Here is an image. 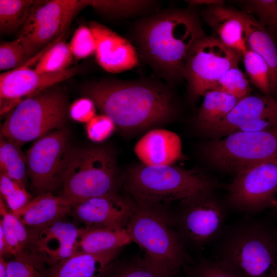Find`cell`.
<instances>
[{
  "label": "cell",
  "mask_w": 277,
  "mask_h": 277,
  "mask_svg": "<svg viewBox=\"0 0 277 277\" xmlns=\"http://www.w3.org/2000/svg\"><path fill=\"white\" fill-rule=\"evenodd\" d=\"M171 86L149 78H105L85 84L82 92L121 132L130 134L171 122L176 116L178 105Z\"/></svg>",
  "instance_id": "obj_1"
},
{
  "label": "cell",
  "mask_w": 277,
  "mask_h": 277,
  "mask_svg": "<svg viewBox=\"0 0 277 277\" xmlns=\"http://www.w3.org/2000/svg\"><path fill=\"white\" fill-rule=\"evenodd\" d=\"M195 7L162 10L143 18L132 29L138 56L170 86L184 80L189 50L206 35Z\"/></svg>",
  "instance_id": "obj_2"
},
{
  "label": "cell",
  "mask_w": 277,
  "mask_h": 277,
  "mask_svg": "<svg viewBox=\"0 0 277 277\" xmlns=\"http://www.w3.org/2000/svg\"><path fill=\"white\" fill-rule=\"evenodd\" d=\"M134 202L126 228L144 257L162 272L177 276L192 263L176 230L174 215L165 207Z\"/></svg>",
  "instance_id": "obj_3"
},
{
  "label": "cell",
  "mask_w": 277,
  "mask_h": 277,
  "mask_svg": "<svg viewBox=\"0 0 277 277\" xmlns=\"http://www.w3.org/2000/svg\"><path fill=\"white\" fill-rule=\"evenodd\" d=\"M124 184L128 195L135 202L163 207L172 201L180 202L219 187L216 181L197 169L142 163L128 169Z\"/></svg>",
  "instance_id": "obj_4"
},
{
  "label": "cell",
  "mask_w": 277,
  "mask_h": 277,
  "mask_svg": "<svg viewBox=\"0 0 277 277\" xmlns=\"http://www.w3.org/2000/svg\"><path fill=\"white\" fill-rule=\"evenodd\" d=\"M217 259L243 277H277V231L247 218L225 228Z\"/></svg>",
  "instance_id": "obj_5"
},
{
  "label": "cell",
  "mask_w": 277,
  "mask_h": 277,
  "mask_svg": "<svg viewBox=\"0 0 277 277\" xmlns=\"http://www.w3.org/2000/svg\"><path fill=\"white\" fill-rule=\"evenodd\" d=\"M67 93L55 86L27 97L10 111L1 135L19 147L65 127L69 115Z\"/></svg>",
  "instance_id": "obj_6"
},
{
  "label": "cell",
  "mask_w": 277,
  "mask_h": 277,
  "mask_svg": "<svg viewBox=\"0 0 277 277\" xmlns=\"http://www.w3.org/2000/svg\"><path fill=\"white\" fill-rule=\"evenodd\" d=\"M118 183L116 159L112 150L102 145L73 147L60 195L74 206L116 192Z\"/></svg>",
  "instance_id": "obj_7"
},
{
  "label": "cell",
  "mask_w": 277,
  "mask_h": 277,
  "mask_svg": "<svg viewBox=\"0 0 277 277\" xmlns=\"http://www.w3.org/2000/svg\"><path fill=\"white\" fill-rule=\"evenodd\" d=\"M202 153L211 165L233 172L277 159V126L259 131H239L205 143Z\"/></svg>",
  "instance_id": "obj_8"
},
{
  "label": "cell",
  "mask_w": 277,
  "mask_h": 277,
  "mask_svg": "<svg viewBox=\"0 0 277 277\" xmlns=\"http://www.w3.org/2000/svg\"><path fill=\"white\" fill-rule=\"evenodd\" d=\"M90 4L91 0L34 1L16 38L28 61L61 38L77 14Z\"/></svg>",
  "instance_id": "obj_9"
},
{
  "label": "cell",
  "mask_w": 277,
  "mask_h": 277,
  "mask_svg": "<svg viewBox=\"0 0 277 277\" xmlns=\"http://www.w3.org/2000/svg\"><path fill=\"white\" fill-rule=\"evenodd\" d=\"M243 54L224 44L215 35L197 39L188 53L184 78L190 100L215 89L219 80L230 69L238 67Z\"/></svg>",
  "instance_id": "obj_10"
},
{
  "label": "cell",
  "mask_w": 277,
  "mask_h": 277,
  "mask_svg": "<svg viewBox=\"0 0 277 277\" xmlns=\"http://www.w3.org/2000/svg\"><path fill=\"white\" fill-rule=\"evenodd\" d=\"M214 191L180 202L174 219L176 230L186 246L201 248L221 237L229 207Z\"/></svg>",
  "instance_id": "obj_11"
},
{
  "label": "cell",
  "mask_w": 277,
  "mask_h": 277,
  "mask_svg": "<svg viewBox=\"0 0 277 277\" xmlns=\"http://www.w3.org/2000/svg\"><path fill=\"white\" fill-rule=\"evenodd\" d=\"M73 146L65 127L37 139L26 155L27 175L39 194L62 185Z\"/></svg>",
  "instance_id": "obj_12"
},
{
  "label": "cell",
  "mask_w": 277,
  "mask_h": 277,
  "mask_svg": "<svg viewBox=\"0 0 277 277\" xmlns=\"http://www.w3.org/2000/svg\"><path fill=\"white\" fill-rule=\"evenodd\" d=\"M276 194L277 159H274L236 173L226 201L234 210L254 214L275 205Z\"/></svg>",
  "instance_id": "obj_13"
},
{
  "label": "cell",
  "mask_w": 277,
  "mask_h": 277,
  "mask_svg": "<svg viewBox=\"0 0 277 277\" xmlns=\"http://www.w3.org/2000/svg\"><path fill=\"white\" fill-rule=\"evenodd\" d=\"M277 126V98L250 95L238 101L227 117L207 135L224 137L239 131L265 130Z\"/></svg>",
  "instance_id": "obj_14"
},
{
  "label": "cell",
  "mask_w": 277,
  "mask_h": 277,
  "mask_svg": "<svg viewBox=\"0 0 277 277\" xmlns=\"http://www.w3.org/2000/svg\"><path fill=\"white\" fill-rule=\"evenodd\" d=\"M78 72L77 67L60 72L38 73L27 66L0 74L1 114L8 113L21 101L67 80Z\"/></svg>",
  "instance_id": "obj_15"
},
{
  "label": "cell",
  "mask_w": 277,
  "mask_h": 277,
  "mask_svg": "<svg viewBox=\"0 0 277 277\" xmlns=\"http://www.w3.org/2000/svg\"><path fill=\"white\" fill-rule=\"evenodd\" d=\"M84 229L64 219L42 227L28 228V248L41 256L49 267L53 266L78 251Z\"/></svg>",
  "instance_id": "obj_16"
},
{
  "label": "cell",
  "mask_w": 277,
  "mask_h": 277,
  "mask_svg": "<svg viewBox=\"0 0 277 277\" xmlns=\"http://www.w3.org/2000/svg\"><path fill=\"white\" fill-rule=\"evenodd\" d=\"M134 205L128 196L117 192L91 198L73 206L71 213L85 229L126 228Z\"/></svg>",
  "instance_id": "obj_17"
},
{
  "label": "cell",
  "mask_w": 277,
  "mask_h": 277,
  "mask_svg": "<svg viewBox=\"0 0 277 277\" xmlns=\"http://www.w3.org/2000/svg\"><path fill=\"white\" fill-rule=\"evenodd\" d=\"M88 26L95 40L96 61L104 70L117 73L137 65V51L128 40L97 22L91 21Z\"/></svg>",
  "instance_id": "obj_18"
},
{
  "label": "cell",
  "mask_w": 277,
  "mask_h": 277,
  "mask_svg": "<svg viewBox=\"0 0 277 277\" xmlns=\"http://www.w3.org/2000/svg\"><path fill=\"white\" fill-rule=\"evenodd\" d=\"M134 152L141 163L148 166L172 165L183 155L179 136L164 129L149 131L136 143Z\"/></svg>",
  "instance_id": "obj_19"
},
{
  "label": "cell",
  "mask_w": 277,
  "mask_h": 277,
  "mask_svg": "<svg viewBox=\"0 0 277 277\" xmlns=\"http://www.w3.org/2000/svg\"><path fill=\"white\" fill-rule=\"evenodd\" d=\"M201 14L202 20L224 44L242 54L248 49L241 11L216 4L206 6Z\"/></svg>",
  "instance_id": "obj_20"
},
{
  "label": "cell",
  "mask_w": 277,
  "mask_h": 277,
  "mask_svg": "<svg viewBox=\"0 0 277 277\" xmlns=\"http://www.w3.org/2000/svg\"><path fill=\"white\" fill-rule=\"evenodd\" d=\"M117 249L99 253L77 251L50 267L48 277H103L121 251Z\"/></svg>",
  "instance_id": "obj_21"
},
{
  "label": "cell",
  "mask_w": 277,
  "mask_h": 277,
  "mask_svg": "<svg viewBox=\"0 0 277 277\" xmlns=\"http://www.w3.org/2000/svg\"><path fill=\"white\" fill-rule=\"evenodd\" d=\"M73 206L65 198L47 192L39 194L12 213L27 228H37L64 219Z\"/></svg>",
  "instance_id": "obj_22"
},
{
  "label": "cell",
  "mask_w": 277,
  "mask_h": 277,
  "mask_svg": "<svg viewBox=\"0 0 277 277\" xmlns=\"http://www.w3.org/2000/svg\"><path fill=\"white\" fill-rule=\"evenodd\" d=\"M241 12L248 48L261 56L267 64L271 94L277 98V47L274 38L254 17Z\"/></svg>",
  "instance_id": "obj_23"
},
{
  "label": "cell",
  "mask_w": 277,
  "mask_h": 277,
  "mask_svg": "<svg viewBox=\"0 0 277 277\" xmlns=\"http://www.w3.org/2000/svg\"><path fill=\"white\" fill-rule=\"evenodd\" d=\"M195 117L196 129L208 134L228 115L239 100L224 91L214 89L207 92Z\"/></svg>",
  "instance_id": "obj_24"
},
{
  "label": "cell",
  "mask_w": 277,
  "mask_h": 277,
  "mask_svg": "<svg viewBox=\"0 0 277 277\" xmlns=\"http://www.w3.org/2000/svg\"><path fill=\"white\" fill-rule=\"evenodd\" d=\"M131 242L132 239L126 228H84L78 251L102 252L123 248Z\"/></svg>",
  "instance_id": "obj_25"
},
{
  "label": "cell",
  "mask_w": 277,
  "mask_h": 277,
  "mask_svg": "<svg viewBox=\"0 0 277 277\" xmlns=\"http://www.w3.org/2000/svg\"><path fill=\"white\" fill-rule=\"evenodd\" d=\"M0 170L10 179L26 187L27 175L26 157L20 147L3 135L0 138Z\"/></svg>",
  "instance_id": "obj_26"
},
{
  "label": "cell",
  "mask_w": 277,
  "mask_h": 277,
  "mask_svg": "<svg viewBox=\"0 0 277 277\" xmlns=\"http://www.w3.org/2000/svg\"><path fill=\"white\" fill-rule=\"evenodd\" d=\"M0 212L2 216L0 226L3 229L10 255L16 256L29 247L28 229L12 212L7 211L1 196Z\"/></svg>",
  "instance_id": "obj_27"
},
{
  "label": "cell",
  "mask_w": 277,
  "mask_h": 277,
  "mask_svg": "<svg viewBox=\"0 0 277 277\" xmlns=\"http://www.w3.org/2000/svg\"><path fill=\"white\" fill-rule=\"evenodd\" d=\"M152 1L91 0L90 7L100 13L113 18H128L144 14L155 7Z\"/></svg>",
  "instance_id": "obj_28"
},
{
  "label": "cell",
  "mask_w": 277,
  "mask_h": 277,
  "mask_svg": "<svg viewBox=\"0 0 277 277\" xmlns=\"http://www.w3.org/2000/svg\"><path fill=\"white\" fill-rule=\"evenodd\" d=\"M73 57L69 44L58 39L44 52H41L34 69L38 73L62 72L69 68Z\"/></svg>",
  "instance_id": "obj_29"
},
{
  "label": "cell",
  "mask_w": 277,
  "mask_h": 277,
  "mask_svg": "<svg viewBox=\"0 0 277 277\" xmlns=\"http://www.w3.org/2000/svg\"><path fill=\"white\" fill-rule=\"evenodd\" d=\"M33 0H1L0 32L6 35L18 30L24 25L28 16Z\"/></svg>",
  "instance_id": "obj_30"
},
{
  "label": "cell",
  "mask_w": 277,
  "mask_h": 277,
  "mask_svg": "<svg viewBox=\"0 0 277 277\" xmlns=\"http://www.w3.org/2000/svg\"><path fill=\"white\" fill-rule=\"evenodd\" d=\"M103 277H177L167 275L148 262L136 256L116 260Z\"/></svg>",
  "instance_id": "obj_31"
},
{
  "label": "cell",
  "mask_w": 277,
  "mask_h": 277,
  "mask_svg": "<svg viewBox=\"0 0 277 277\" xmlns=\"http://www.w3.org/2000/svg\"><path fill=\"white\" fill-rule=\"evenodd\" d=\"M47 266L41 256L28 248L7 262V277H48Z\"/></svg>",
  "instance_id": "obj_32"
},
{
  "label": "cell",
  "mask_w": 277,
  "mask_h": 277,
  "mask_svg": "<svg viewBox=\"0 0 277 277\" xmlns=\"http://www.w3.org/2000/svg\"><path fill=\"white\" fill-rule=\"evenodd\" d=\"M243 11L254 17L277 38V0H250L239 2Z\"/></svg>",
  "instance_id": "obj_33"
},
{
  "label": "cell",
  "mask_w": 277,
  "mask_h": 277,
  "mask_svg": "<svg viewBox=\"0 0 277 277\" xmlns=\"http://www.w3.org/2000/svg\"><path fill=\"white\" fill-rule=\"evenodd\" d=\"M245 69L250 82L264 95H271L269 70L263 57L248 48L243 54Z\"/></svg>",
  "instance_id": "obj_34"
},
{
  "label": "cell",
  "mask_w": 277,
  "mask_h": 277,
  "mask_svg": "<svg viewBox=\"0 0 277 277\" xmlns=\"http://www.w3.org/2000/svg\"><path fill=\"white\" fill-rule=\"evenodd\" d=\"M183 270L186 277H243L217 259L201 258L187 265Z\"/></svg>",
  "instance_id": "obj_35"
},
{
  "label": "cell",
  "mask_w": 277,
  "mask_h": 277,
  "mask_svg": "<svg viewBox=\"0 0 277 277\" xmlns=\"http://www.w3.org/2000/svg\"><path fill=\"white\" fill-rule=\"evenodd\" d=\"M215 89L227 92L239 101L251 95L252 91L246 76L238 67L228 70L218 81Z\"/></svg>",
  "instance_id": "obj_36"
},
{
  "label": "cell",
  "mask_w": 277,
  "mask_h": 277,
  "mask_svg": "<svg viewBox=\"0 0 277 277\" xmlns=\"http://www.w3.org/2000/svg\"><path fill=\"white\" fill-rule=\"evenodd\" d=\"M0 191L1 196L5 200L12 213L23 208L31 200L30 194L27 192L26 187L1 172Z\"/></svg>",
  "instance_id": "obj_37"
},
{
  "label": "cell",
  "mask_w": 277,
  "mask_h": 277,
  "mask_svg": "<svg viewBox=\"0 0 277 277\" xmlns=\"http://www.w3.org/2000/svg\"><path fill=\"white\" fill-rule=\"evenodd\" d=\"M28 60L25 50L17 39L3 42L0 45V70H13L25 65Z\"/></svg>",
  "instance_id": "obj_38"
},
{
  "label": "cell",
  "mask_w": 277,
  "mask_h": 277,
  "mask_svg": "<svg viewBox=\"0 0 277 277\" xmlns=\"http://www.w3.org/2000/svg\"><path fill=\"white\" fill-rule=\"evenodd\" d=\"M71 51L77 60L86 58L96 50L95 40L89 26H81L74 32L69 43Z\"/></svg>",
  "instance_id": "obj_39"
},
{
  "label": "cell",
  "mask_w": 277,
  "mask_h": 277,
  "mask_svg": "<svg viewBox=\"0 0 277 277\" xmlns=\"http://www.w3.org/2000/svg\"><path fill=\"white\" fill-rule=\"evenodd\" d=\"M116 126L107 115H95L86 125L88 137L92 141L101 142L108 138L113 132Z\"/></svg>",
  "instance_id": "obj_40"
},
{
  "label": "cell",
  "mask_w": 277,
  "mask_h": 277,
  "mask_svg": "<svg viewBox=\"0 0 277 277\" xmlns=\"http://www.w3.org/2000/svg\"><path fill=\"white\" fill-rule=\"evenodd\" d=\"M96 106L89 98L85 97L74 102L69 107V115L75 121L87 123L95 115Z\"/></svg>",
  "instance_id": "obj_41"
},
{
  "label": "cell",
  "mask_w": 277,
  "mask_h": 277,
  "mask_svg": "<svg viewBox=\"0 0 277 277\" xmlns=\"http://www.w3.org/2000/svg\"><path fill=\"white\" fill-rule=\"evenodd\" d=\"M10 255L8 245L6 240L3 229L0 226V257Z\"/></svg>",
  "instance_id": "obj_42"
},
{
  "label": "cell",
  "mask_w": 277,
  "mask_h": 277,
  "mask_svg": "<svg viewBox=\"0 0 277 277\" xmlns=\"http://www.w3.org/2000/svg\"><path fill=\"white\" fill-rule=\"evenodd\" d=\"M189 6H196L201 5L209 6L216 4H224L223 1L220 0H200V1H188Z\"/></svg>",
  "instance_id": "obj_43"
},
{
  "label": "cell",
  "mask_w": 277,
  "mask_h": 277,
  "mask_svg": "<svg viewBox=\"0 0 277 277\" xmlns=\"http://www.w3.org/2000/svg\"><path fill=\"white\" fill-rule=\"evenodd\" d=\"M7 262L0 257V277H7Z\"/></svg>",
  "instance_id": "obj_44"
},
{
  "label": "cell",
  "mask_w": 277,
  "mask_h": 277,
  "mask_svg": "<svg viewBox=\"0 0 277 277\" xmlns=\"http://www.w3.org/2000/svg\"><path fill=\"white\" fill-rule=\"evenodd\" d=\"M275 206H276V210H277V201H276V202Z\"/></svg>",
  "instance_id": "obj_45"
}]
</instances>
